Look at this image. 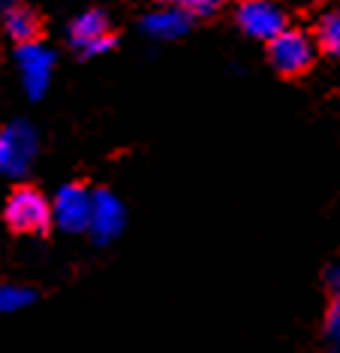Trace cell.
I'll use <instances>...</instances> for the list:
<instances>
[{
	"label": "cell",
	"instance_id": "obj_14",
	"mask_svg": "<svg viewBox=\"0 0 340 353\" xmlns=\"http://www.w3.org/2000/svg\"><path fill=\"white\" fill-rule=\"evenodd\" d=\"M166 3L181 6V10H187L190 15H214L223 6V0H166Z\"/></svg>",
	"mask_w": 340,
	"mask_h": 353
},
{
	"label": "cell",
	"instance_id": "obj_7",
	"mask_svg": "<svg viewBox=\"0 0 340 353\" xmlns=\"http://www.w3.org/2000/svg\"><path fill=\"white\" fill-rule=\"evenodd\" d=\"M15 61H19V73H21V82H24V88H28V94L30 97H43L48 82H52L54 54L48 52L39 39H34V43L19 46Z\"/></svg>",
	"mask_w": 340,
	"mask_h": 353
},
{
	"label": "cell",
	"instance_id": "obj_3",
	"mask_svg": "<svg viewBox=\"0 0 340 353\" xmlns=\"http://www.w3.org/2000/svg\"><path fill=\"white\" fill-rule=\"evenodd\" d=\"M36 157V130L28 121L0 127V175L21 179Z\"/></svg>",
	"mask_w": 340,
	"mask_h": 353
},
{
	"label": "cell",
	"instance_id": "obj_5",
	"mask_svg": "<svg viewBox=\"0 0 340 353\" xmlns=\"http://www.w3.org/2000/svg\"><path fill=\"white\" fill-rule=\"evenodd\" d=\"M235 21L250 39L268 43L286 28V12L274 0H241L235 10Z\"/></svg>",
	"mask_w": 340,
	"mask_h": 353
},
{
	"label": "cell",
	"instance_id": "obj_11",
	"mask_svg": "<svg viewBox=\"0 0 340 353\" xmlns=\"http://www.w3.org/2000/svg\"><path fill=\"white\" fill-rule=\"evenodd\" d=\"M328 284V308H326V341L331 347H340V266H331L326 275Z\"/></svg>",
	"mask_w": 340,
	"mask_h": 353
},
{
	"label": "cell",
	"instance_id": "obj_15",
	"mask_svg": "<svg viewBox=\"0 0 340 353\" xmlns=\"http://www.w3.org/2000/svg\"><path fill=\"white\" fill-rule=\"evenodd\" d=\"M15 3V0H0V12H6V10H10V6Z\"/></svg>",
	"mask_w": 340,
	"mask_h": 353
},
{
	"label": "cell",
	"instance_id": "obj_13",
	"mask_svg": "<svg viewBox=\"0 0 340 353\" xmlns=\"http://www.w3.org/2000/svg\"><path fill=\"white\" fill-rule=\"evenodd\" d=\"M36 299L34 290L28 287H15V284H0V314H10V311H21Z\"/></svg>",
	"mask_w": 340,
	"mask_h": 353
},
{
	"label": "cell",
	"instance_id": "obj_2",
	"mask_svg": "<svg viewBox=\"0 0 340 353\" xmlns=\"http://www.w3.org/2000/svg\"><path fill=\"white\" fill-rule=\"evenodd\" d=\"M317 58V37L295 28H283L277 37L268 39V61L280 76H301L310 70Z\"/></svg>",
	"mask_w": 340,
	"mask_h": 353
},
{
	"label": "cell",
	"instance_id": "obj_4",
	"mask_svg": "<svg viewBox=\"0 0 340 353\" xmlns=\"http://www.w3.org/2000/svg\"><path fill=\"white\" fill-rule=\"evenodd\" d=\"M70 46L82 58H100L115 49V34L109 28V15L103 10H87L76 15L70 25Z\"/></svg>",
	"mask_w": 340,
	"mask_h": 353
},
{
	"label": "cell",
	"instance_id": "obj_9",
	"mask_svg": "<svg viewBox=\"0 0 340 353\" xmlns=\"http://www.w3.org/2000/svg\"><path fill=\"white\" fill-rule=\"evenodd\" d=\"M190 19L193 15L187 10H181V6H172L169 3L166 10H153L142 19V30L148 34L151 39H178L184 37L190 30Z\"/></svg>",
	"mask_w": 340,
	"mask_h": 353
},
{
	"label": "cell",
	"instance_id": "obj_1",
	"mask_svg": "<svg viewBox=\"0 0 340 353\" xmlns=\"http://www.w3.org/2000/svg\"><path fill=\"white\" fill-rule=\"evenodd\" d=\"M3 218L15 232L43 236V232H48V227H52L54 214H52V203L43 196V190L30 188V184H21V188H15L12 194L6 196Z\"/></svg>",
	"mask_w": 340,
	"mask_h": 353
},
{
	"label": "cell",
	"instance_id": "obj_6",
	"mask_svg": "<svg viewBox=\"0 0 340 353\" xmlns=\"http://www.w3.org/2000/svg\"><path fill=\"white\" fill-rule=\"evenodd\" d=\"M91 205H94V194L85 184L72 181L58 190V196H54V203H52V214L61 230L85 232L87 223H91Z\"/></svg>",
	"mask_w": 340,
	"mask_h": 353
},
{
	"label": "cell",
	"instance_id": "obj_10",
	"mask_svg": "<svg viewBox=\"0 0 340 353\" xmlns=\"http://www.w3.org/2000/svg\"><path fill=\"white\" fill-rule=\"evenodd\" d=\"M3 28L19 46L34 43V39H39V34H43V21H39V15L30 10V6H21V3H12L10 10L3 12Z\"/></svg>",
	"mask_w": 340,
	"mask_h": 353
},
{
	"label": "cell",
	"instance_id": "obj_8",
	"mask_svg": "<svg viewBox=\"0 0 340 353\" xmlns=\"http://www.w3.org/2000/svg\"><path fill=\"white\" fill-rule=\"evenodd\" d=\"M127 223V212H124V203L111 194V190H94V205H91V236L96 239L100 245L106 242H115L120 236Z\"/></svg>",
	"mask_w": 340,
	"mask_h": 353
},
{
	"label": "cell",
	"instance_id": "obj_12",
	"mask_svg": "<svg viewBox=\"0 0 340 353\" xmlns=\"http://www.w3.org/2000/svg\"><path fill=\"white\" fill-rule=\"evenodd\" d=\"M317 49H322L331 58H340V10H331L317 25Z\"/></svg>",
	"mask_w": 340,
	"mask_h": 353
}]
</instances>
